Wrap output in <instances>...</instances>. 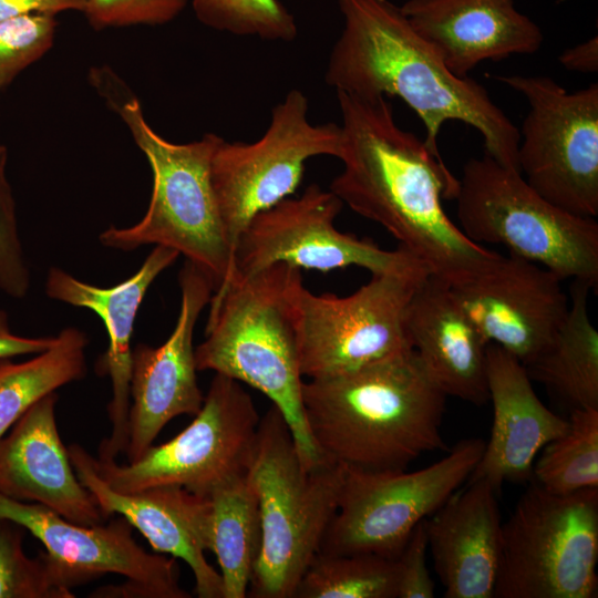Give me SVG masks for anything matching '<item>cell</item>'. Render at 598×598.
<instances>
[{"instance_id": "1", "label": "cell", "mask_w": 598, "mask_h": 598, "mask_svg": "<svg viewBox=\"0 0 598 598\" xmlns=\"http://www.w3.org/2000/svg\"><path fill=\"white\" fill-rule=\"evenodd\" d=\"M342 118V171L330 190L360 216L381 225L399 247L450 286L501 254L468 239L446 215L458 179L413 133L401 128L385 96L336 92Z\"/></svg>"}, {"instance_id": "2", "label": "cell", "mask_w": 598, "mask_h": 598, "mask_svg": "<svg viewBox=\"0 0 598 598\" xmlns=\"http://www.w3.org/2000/svg\"><path fill=\"white\" fill-rule=\"evenodd\" d=\"M343 28L324 73L336 92L398 96L421 118L426 147L442 158L437 137L460 121L483 137L485 154L519 172V131L475 80L453 74L390 0H338ZM520 173V172H519Z\"/></svg>"}, {"instance_id": "3", "label": "cell", "mask_w": 598, "mask_h": 598, "mask_svg": "<svg viewBox=\"0 0 598 598\" xmlns=\"http://www.w3.org/2000/svg\"><path fill=\"white\" fill-rule=\"evenodd\" d=\"M302 403L321 454L347 467L400 471L446 448V395L413 349L346 374L309 379Z\"/></svg>"}, {"instance_id": "4", "label": "cell", "mask_w": 598, "mask_h": 598, "mask_svg": "<svg viewBox=\"0 0 598 598\" xmlns=\"http://www.w3.org/2000/svg\"><path fill=\"white\" fill-rule=\"evenodd\" d=\"M301 269L278 262L249 275L233 272L214 290L197 371H214L265 394L283 415L302 465L324 457L309 431L299 360Z\"/></svg>"}, {"instance_id": "5", "label": "cell", "mask_w": 598, "mask_h": 598, "mask_svg": "<svg viewBox=\"0 0 598 598\" xmlns=\"http://www.w3.org/2000/svg\"><path fill=\"white\" fill-rule=\"evenodd\" d=\"M90 78L126 125L153 174L145 215L130 227L110 226L100 234V243L123 251L145 245L172 248L203 270L216 290L234 269L210 177L212 158L223 137L207 133L188 143L171 142L147 123L138 99L111 69H93Z\"/></svg>"}, {"instance_id": "6", "label": "cell", "mask_w": 598, "mask_h": 598, "mask_svg": "<svg viewBox=\"0 0 598 598\" xmlns=\"http://www.w3.org/2000/svg\"><path fill=\"white\" fill-rule=\"evenodd\" d=\"M346 471L329 458L306 468L281 412L272 404L260 417L247 474L258 498L261 546L247 596L293 598L337 512Z\"/></svg>"}, {"instance_id": "7", "label": "cell", "mask_w": 598, "mask_h": 598, "mask_svg": "<svg viewBox=\"0 0 598 598\" xmlns=\"http://www.w3.org/2000/svg\"><path fill=\"white\" fill-rule=\"evenodd\" d=\"M456 195L461 230L472 241L504 245L563 281L598 287V223L545 199L515 169L489 155L470 158Z\"/></svg>"}, {"instance_id": "8", "label": "cell", "mask_w": 598, "mask_h": 598, "mask_svg": "<svg viewBox=\"0 0 598 598\" xmlns=\"http://www.w3.org/2000/svg\"><path fill=\"white\" fill-rule=\"evenodd\" d=\"M598 488L554 494L533 482L502 525L494 598H594Z\"/></svg>"}, {"instance_id": "9", "label": "cell", "mask_w": 598, "mask_h": 598, "mask_svg": "<svg viewBox=\"0 0 598 598\" xmlns=\"http://www.w3.org/2000/svg\"><path fill=\"white\" fill-rule=\"evenodd\" d=\"M485 442L465 439L437 462L413 472L347 467L337 512L320 551L396 559L414 528L470 478Z\"/></svg>"}, {"instance_id": "10", "label": "cell", "mask_w": 598, "mask_h": 598, "mask_svg": "<svg viewBox=\"0 0 598 598\" xmlns=\"http://www.w3.org/2000/svg\"><path fill=\"white\" fill-rule=\"evenodd\" d=\"M259 415L243 384L215 373L190 424L175 437L150 446L136 461L94 458L100 476L124 493L176 485L208 497L215 489L248 473Z\"/></svg>"}, {"instance_id": "11", "label": "cell", "mask_w": 598, "mask_h": 598, "mask_svg": "<svg viewBox=\"0 0 598 598\" xmlns=\"http://www.w3.org/2000/svg\"><path fill=\"white\" fill-rule=\"evenodd\" d=\"M529 110L519 131L518 167L526 183L554 205L598 215V84L567 92L546 75H497Z\"/></svg>"}, {"instance_id": "12", "label": "cell", "mask_w": 598, "mask_h": 598, "mask_svg": "<svg viewBox=\"0 0 598 598\" xmlns=\"http://www.w3.org/2000/svg\"><path fill=\"white\" fill-rule=\"evenodd\" d=\"M308 112L303 92L290 90L272 109L260 138L252 143L223 138L215 150L212 184L234 254L249 221L296 192L308 159L341 156V126L312 124Z\"/></svg>"}, {"instance_id": "13", "label": "cell", "mask_w": 598, "mask_h": 598, "mask_svg": "<svg viewBox=\"0 0 598 598\" xmlns=\"http://www.w3.org/2000/svg\"><path fill=\"white\" fill-rule=\"evenodd\" d=\"M430 275L426 268L371 274L354 292L339 297L299 293V360L303 378L346 374L412 350L408 305Z\"/></svg>"}, {"instance_id": "14", "label": "cell", "mask_w": 598, "mask_h": 598, "mask_svg": "<svg viewBox=\"0 0 598 598\" xmlns=\"http://www.w3.org/2000/svg\"><path fill=\"white\" fill-rule=\"evenodd\" d=\"M342 207L336 194L313 183L301 195L260 212L238 238L233 272L249 275L278 262L322 272L349 266L371 274L426 268L401 247L383 249L340 231L334 221Z\"/></svg>"}, {"instance_id": "15", "label": "cell", "mask_w": 598, "mask_h": 598, "mask_svg": "<svg viewBox=\"0 0 598 598\" xmlns=\"http://www.w3.org/2000/svg\"><path fill=\"white\" fill-rule=\"evenodd\" d=\"M0 518L29 530L69 589L105 574L124 576L122 586L99 588L92 597L189 598L179 585L176 558L150 554L132 536L124 519L85 526L52 509L0 493Z\"/></svg>"}, {"instance_id": "16", "label": "cell", "mask_w": 598, "mask_h": 598, "mask_svg": "<svg viewBox=\"0 0 598 598\" xmlns=\"http://www.w3.org/2000/svg\"><path fill=\"white\" fill-rule=\"evenodd\" d=\"M450 288L485 341L525 367L550 343L569 309L558 276L512 254Z\"/></svg>"}, {"instance_id": "17", "label": "cell", "mask_w": 598, "mask_h": 598, "mask_svg": "<svg viewBox=\"0 0 598 598\" xmlns=\"http://www.w3.org/2000/svg\"><path fill=\"white\" fill-rule=\"evenodd\" d=\"M181 307L174 330L158 347L138 343L132 349L127 463L138 460L173 419L196 415L204 396L197 382L196 322L209 303V277L185 260L179 274Z\"/></svg>"}, {"instance_id": "18", "label": "cell", "mask_w": 598, "mask_h": 598, "mask_svg": "<svg viewBox=\"0 0 598 598\" xmlns=\"http://www.w3.org/2000/svg\"><path fill=\"white\" fill-rule=\"evenodd\" d=\"M68 451L79 481L106 517L121 515L155 551L183 559L194 575L199 598H224L220 573L205 558V551L209 549V497L176 485L118 492L100 476L94 457L81 445L71 444Z\"/></svg>"}, {"instance_id": "19", "label": "cell", "mask_w": 598, "mask_h": 598, "mask_svg": "<svg viewBox=\"0 0 598 598\" xmlns=\"http://www.w3.org/2000/svg\"><path fill=\"white\" fill-rule=\"evenodd\" d=\"M178 256L172 248L155 246L133 276L109 288L84 282L59 267H51L48 271L47 296L92 310L103 321L109 336V348L97 362L100 374L109 375L112 383V398L107 404L111 434L100 445V461L115 460L125 453L128 441L131 339L134 321L150 286Z\"/></svg>"}, {"instance_id": "20", "label": "cell", "mask_w": 598, "mask_h": 598, "mask_svg": "<svg viewBox=\"0 0 598 598\" xmlns=\"http://www.w3.org/2000/svg\"><path fill=\"white\" fill-rule=\"evenodd\" d=\"M52 392L35 402L0 439V493L43 505L85 526L106 516L79 481L60 437Z\"/></svg>"}, {"instance_id": "21", "label": "cell", "mask_w": 598, "mask_h": 598, "mask_svg": "<svg viewBox=\"0 0 598 598\" xmlns=\"http://www.w3.org/2000/svg\"><path fill=\"white\" fill-rule=\"evenodd\" d=\"M486 377L493 425L468 480H484L498 491L504 483L533 478L538 453L566 431L568 420L540 401L525 365L495 343L487 344Z\"/></svg>"}, {"instance_id": "22", "label": "cell", "mask_w": 598, "mask_h": 598, "mask_svg": "<svg viewBox=\"0 0 598 598\" xmlns=\"http://www.w3.org/2000/svg\"><path fill=\"white\" fill-rule=\"evenodd\" d=\"M400 8L460 78L483 61L535 53L544 41L540 28L514 0H408Z\"/></svg>"}, {"instance_id": "23", "label": "cell", "mask_w": 598, "mask_h": 598, "mask_svg": "<svg viewBox=\"0 0 598 598\" xmlns=\"http://www.w3.org/2000/svg\"><path fill=\"white\" fill-rule=\"evenodd\" d=\"M497 492L470 480L425 519L427 550L446 598H494L503 525Z\"/></svg>"}, {"instance_id": "24", "label": "cell", "mask_w": 598, "mask_h": 598, "mask_svg": "<svg viewBox=\"0 0 598 598\" xmlns=\"http://www.w3.org/2000/svg\"><path fill=\"white\" fill-rule=\"evenodd\" d=\"M405 327L412 349L446 396L475 405L488 400V343L448 283L429 275L410 299Z\"/></svg>"}, {"instance_id": "25", "label": "cell", "mask_w": 598, "mask_h": 598, "mask_svg": "<svg viewBox=\"0 0 598 598\" xmlns=\"http://www.w3.org/2000/svg\"><path fill=\"white\" fill-rule=\"evenodd\" d=\"M590 286L573 281L567 316L527 373L573 409H598V331L588 312Z\"/></svg>"}, {"instance_id": "26", "label": "cell", "mask_w": 598, "mask_h": 598, "mask_svg": "<svg viewBox=\"0 0 598 598\" xmlns=\"http://www.w3.org/2000/svg\"><path fill=\"white\" fill-rule=\"evenodd\" d=\"M210 499L209 549L217 558L224 598L247 597L261 546V520L248 474L215 489Z\"/></svg>"}, {"instance_id": "27", "label": "cell", "mask_w": 598, "mask_h": 598, "mask_svg": "<svg viewBox=\"0 0 598 598\" xmlns=\"http://www.w3.org/2000/svg\"><path fill=\"white\" fill-rule=\"evenodd\" d=\"M87 336L62 329L52 347L23 362L0 361V439L39 400L85 377Z\"/></svg>"}, {"instance_id": "28", "label": "cell", "mask_w": 598, "mask_h": 598, "mask_svg": "<svg viewBox=\"0 0 598 598\" xmlns=\"http://www.w3.org/2000/svg\"><path fill=\"white\" fill-rule=\"evenodd\" d=\"M293 598H396V563L375 554L319 551Z\"/></svg>"}, {"instance_id": "29", "label": "cell", "mask_w": 598, "mask_h": 598, "mask_svg": "<svg viewBox=\"0 0 598 598\" xmlns=\"http://www.w3.org/2000/svg\"><path fill=\"white\" fill-rule=\"evenodd\" d=\"M533 478L554 494L598 488V409H573L566 431L534 463Z\"/></svg>"}, {"instance_id": "30", "label": "cell", "mask_w": 598, "mask_h": 598, "mask_svg": "<svg viewBox=\"0 0 598 598\" xmlns=\"http://www.w3.org/2000/svg\"><path fill=\"white\" fill-rule=\"evenodd\" d=\"M197 19L216 31L266 41L290 42L298 33L291 12L279 0H190Z\"/></svg>"}, {"instance_id": "31", "label": "cell", "mask_w": 598, "mask_h": 598, "mask_svg": "<svg viewBox=\"0 0 598 598\" xmlns=\"http://www.w3.org/2000/svg\"><path fill=\"white\" fill-rule=\"evenodd\" d=\"M13 525L0 518V598H73L44 551L25 554L23 533Z\"/></svg>"}, {"instance_id": "32", "label": "cell", "mask_w": 598, "mask_h": 598, "mask_svg": "<svg viewBox=\"0 0 598 598\" xmlns=\"http://www.w3.org/2000/svg\"><path fill=\"white\" fill-rule=\"evenodd\" d=\"M53 14L33 13L0 22V95L28 66L53 45Z\"/></svg>"}, {"instance_id": "33", "label": "cell", "mask_w": 598, "mask_h": 598, "mask_svg": "<svg viewBox=\"0 0 598 598\" xmlns=\"http://www.w3.org/2000/svg\"><path fill=\"white\" fill-rule=\"evenodd\" d=\"M7 161L8 150L0 143V290L13 299H22L30 288V269L19 235Z\"/></svg>"}, {"instance_id": "34", "label": "cell", "mask_w": 598, "mask_h": 598, "mask_svg": "<svg viewBox=\"0 0 598 598\" xmlns=\"http://www.w3.org/2000/svg\"><path fill=\"white\" fill-rule=\"evenodd\" d=\"M187 0H85L82 10L95 30L159 25L176 19Z\"/></svg>"}, {"instance_id": "35", "label": "cell", "mask_w": 598, "mask_h": 598, "mask_svg": "<svg viewBox=\"0 0 598 598\" xmlns=\"http://www.w3.org/2000/svg\"><path fill=\"white\" fill-rule=\"evenodd\" d=\"M425 519L412 532L396 563V598H433L435 585L426 565Z\"/></svg>"}, {"instance_id": "36", "label": "cell", "mask_w": 598, "mask_h": 598, "mask_svg": "<svg viewBox=\"0 0 598 598\" xmlns=\"http://www.w3.org/2000/svg\"><path fill=\"white\" fill-rule=\"evenodd\" d=\"M85 0H0V22L33 13L81 11Z\"/></svg>"}, {"instance_id": "37", "label": "cell", "mask_w": 598, "mask_h": 598, "mask_svg": "<svg viewBox=\"0 0 598 598\" xmlns=\"http://www.w3.org/2000/svg\"><path fill=\"white\" fill-rule=\"evenodd\" d=\"M55 337L29 338L10 330L7 311L0 309V361L24 354H38L53 346Z\"/></svg>"}, {"instance_id": "38", "label": "cell", "mask_w": 598, "mask_h": 598, "mask_svg": "<svg viewBox=\"0 0 598 598\" xmlns=\"http://www.w3.org/2000/svg\"><path fill=\"white\" fill-rule=\"evenodd\" d=\"M559 63L567 70L594 73L598 70V38L566 49L559 56Z\"/></svg>"}]
</instances>
